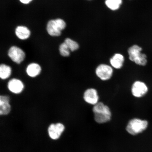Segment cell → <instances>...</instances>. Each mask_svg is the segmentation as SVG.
<instances>
[{"instance_id":"cell-9","label":"cell","mask_w":152,"mask_h":152,"mask_svg":"<svg viewBox=\"0 0 152 152\" xmlns=\"http://www.w3.org/2000/svg\"><path fill=\"white\" fill-rule=\"evenodd\" d=\"M64 130V126L62 123L52 124L48 129L49 136L52 139L56 140L60 137Z\"/></svg>"},{"instance_id":"cell-19","label":"cell","mask_w":152,"mask_h":152,"mask_svg":"<svg viewBox=\"0 0 152 152\" xmlns=\"http://www.w3.org/2000/svg\"><path fill=\"white\" fill-rule=\"evenodd\" d=\"M21 2L25 4H27L32 1V0H20Z\"/></svg>"},{"instance_id":"cell-4","label":"cell","mask_w":152,"mask_h":152,"mask_svg":"<svg viewBox=\"0 0 152 152\" xmlns=\"http://www.w3.org/2000/svg\"><path fill=\"white\" fill-rule=\"evenodd\" d=\"M65 22L61 19L49 21L47 24V29L48 33L53 37H58L61 34V31L65 28Z\"/></svg>"},{"instance_id":"cell-16","label":"cell","mask_w":152,"mask_h":152,"mask_svg":"<svg viewBox=\"0 0 152 152\" xmlns=\"http://www.w3.org/2000/svg\"><path fill=\"white\" fill-rule=\"evenodd\" d=\"M122 3V0H106L105 1L106 6L113 11L118 9Z\"/></svg>"},{"instance_id":"cell-6","label":"cell","mask_w":152,"mask_h":152,"mask_svg":"<svg viewBox=\"0 0 152 152\" xmlns=\"http://www.w3.org/2000/svg\"><path fill=\"white\" fill-rule=\"evenodd\" d=\"M131 91L132 96L135 98H140L147 95L149 88L144 82L137 80L132 83Z\"/></svg>"},{"instance_id":"cell-3","label":"cell","mask_w":152,"mask_h":152,"mask_svg":"<svg viewBox=\"0 0 152 152\" xmlns=\"http://www.w3.org/2000/svg\"><path fill=\"white\" fill-rule=\"evenodd\" d=\"M149 123L146 120L134 118L129 121L126 127V130L133 135L140 134L147 129Z\"/></svg>"},{"instance_id":"cell-7","label":"cell","mask_w":152,"mask_h":152,"mask_svg":"<svg viewBox=\"0 0 152 152\" xmlns=\"http://www.w3.org/2000/svg\"><path fill=\"white\" fill-rule=\"evenodd\" d=\"M83 99L87 104L95 105L99 102V96L97 90L93 88L87 89L83 93Z\"/></svg>"},{"instance_id":"cell-2","label":"cell","mask_w":152,"mask_h":152,"mask_svg":"<svg viewBox=\"0 0 152 152\" xmlns=\"http://www.w3.org/2000/svg\"><path fill=\"white\" fill-rule=\"evenodd\" d=\"M142 48L137 45L130 47L128 50L129 59L137 65L145 66L148 63L147 56L142 52Z\"/></svg>"},{"instance_id":"cell-10","label":"cell","mask_w":152,"mask_h":152,"mask_svg":"<svg viewBox=\"0 0 152 152\" xmlns=\"http://www.w3.org/2000/svg\"><path fill=\"white\" fill-rule=\"evenodd\" d=\"M7 88L13 94H18L23 91L24 86L23 83L20 80L13 78L9 81Z\"/></svg>"},{"instance_id":"cell-8","label":"cell","mask_w":152,"mask_h":152,"mask_svg":"<svg viewBox=\"0 0 152 152\" xmlns=\"http://www.w3.org/2000/svg\"><path fill=\"white\" fill-rule=\"evenodd\" d=\"M8 56L12 61L17 64H20L25 58V53L19 48L12 46L9 49Z\"/></svg>"},{"instance_id":"cell-1","label":"cell","mask_w":152,"mask_h":152,"mask_svg":"<svg viewBox=\"0 0 152 152\" xmlns=\"http://www.w3.org/2000/svg\"><path fill=\"white\" fill-rule=\"evenodd\" d=\"M92 111L94 121L99 124H104L109 122L112 119V113L111 109L103 102H99L94 106Z\"/></svg>"},{"instance_id":"cell-17","label":"cell","mask_w":152,"mask_h":152,"mask_svg":"<svg viewBox=\"0 0 152 152\" xmlns=\"http://www.w3.org/2000/svg\"><path fill=\"white\" fill-rule=\"evenodd\" d=\"M64 42L65 43L68 48L72 52H74L79 49L78 44L69 38L66 39L64 41Z\"/></svg>"},{"instance_id":"cell-12","label":"cell","mask_w":152,"mask_h":152,"mask_svg":"<svg viewBox=\"0 0 152 152\" xmlns=\"http://www.w3.org/2000/svg\"><path fill=\"white\" fill-rule=\"evenodd\" d=\"M124 61V57L122 54L117 53L110 59V62L112 67L120 69L123 67Z\"/></svg>"},{"instance_id":"cell-15","label":"cell","mask_w":152,"mask_h":152,"mask_svg":"<svg viewBox=\"0 0 152 152\" xmlns=\"http://www.w3.org/2000/svg\"><path fill=\"white\" fill-rule=\"evenodd\" d=\"M12 69L10 66L2 64L0 66V77L1 79H8L11 75Z\"/></svg>"},{"instance_id":"cell-14","label":"cell","mask_w":152,"mask_h":152,"mask_svg":"<svg viewBox=\"0 0 152 152\" xmlns=\"http://www.w3.org/2000/svg\"><path fill=\"white\" fill-rule=\"evenodd\" d=\"M15 33L17 37L21 39H27L30 35L29 29L24 26H18L15 30Z\"/></svg>"},{"instance_id":"cell-11","label":"cell","mask_w":152,"mask_h":152,"mask_svg":"<svg viewBox=\"0 0 152 152\" xmlns=\"http://www.w3.org/2000/svg\"><path fill=\"white\" fill-rule=\"evenodd\" d=\"M10 98L8 96H0V115H4L10 113L11 107L10 104Z\"/></svg>"},{"instance_id":"cell-13","label":"cell","mask_w":152,"mask_h":152,"mask_svg":"<svg viewBox=\"0 0 152 152\" xmlns=\"http://www.w3.org/2000/svg\"><path fill=\"white\" fill-rule=\"evenodd\" d=\"M40 66L35 63H32L27 66L26 72L27 75L31 77H35L39 75L41 72Z\"/></svg>"},{"instance_id":"cell-18","label":"cell","mask_w":152,"mask_h":152,"mask_svg":"<svg viewBox=\"0 0 152 152\" xmlns=\"http://www.w3.org/2000/svg\"><path fill=\"white\" fill-rule=\"evenodd\" d=\"M70 49L65 42L61 44L59 47V51L61 55L64 57H68L70 56Z\"/></svg>"},{"instance_id":"cell-5","label":"cell","mask_w":152,"mask_h":152,"mask_svg":"<svg viewBox=\"0 0 152 152\" xmlns=\"http://www.w3.org/2000/svg\"><path fill=\"white\" fill-rule=\"evenodd\" d=\"M95 73L96 77L100 80L102 81L109 80L113 75V68L108 64H101L96 67Z\"/></svg>"}]
</instances>
